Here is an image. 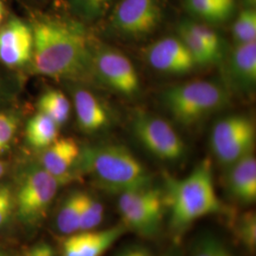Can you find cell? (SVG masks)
I'll return each instance as SVG.
<instances>
[{"label":"cell","mask_w":256,"mask_h":256,"mask_svg":"<svg viewBox=\"0 0 256 256\" xmlns=\"http://www.w3.org/2000/svg\"><path fill=\"white\" fill-rule=\"evenodd\" d=\"M118 210L128 230L142 238H154L166 212L164 192L148 186L122 192L119 194Z\"/></svg>","instance_id":"5"},{"label":"cell","mask_w":256,"mask_h":256,"mask_svg":"<svg viewBox=\"0 0 256 256\" xmlns=\"http://www.w3.org/2000/svg\"><path fill=\"white\" fill-rule=\"evenodd\" d=\"M132 132L138 142L160 160L176 162L186 154L185 142L176 129L153 114L137 111L132 119Z\"/></svg>","instance_id":"8"},{"label":"cell","mask_w":256,"mask_h":256,"mask_svg":"<svg viewBox=\"0 0 256 256\" xmlns=\"http://www.w3.org/2000/svg\"><path fill=\"white\" fill-rule=\"evenodd\" d=\"M59 126L44 113L38 112L28 122V142L37 149H45L58 138Z\"/></svg>","instance_id":"18"},{"label":"cell","mask_w":256,"mask_h":256,"mask_svg":"<svg viewBox=\"0 0 256 256\" xmlns=\"http://www.w3.org/2000/svg\"><path fill=\"white\" fill-rule=\"evenodd\" d=\"M26 256H55L54 248L46 242H40L30 248Z\"/></svg>","instance_id":"32"},{"label":"cell","mask_w":256,"mask_h":256,"mask_svg":"<svg viewBox=\"0 0 256 256\" xmlns=\"http://www.w3.org/2000/svg\"><path fill=\"white\" fill-rule=\"evenodd\" d=\"M223 7L229 10L230 12H234V0H216Z\"/></svg>","instance_id":"33"},{"label":"cell","mask_w":256,"mask_h":256,"mask_svg":"<svg viewBox=\"0 0 256 256\" xmlns=\"http://www.w3.org/2000/svg\"><path fill=\"white\" fill-rule=\"evenodd\" d=\"M60 186L59 182L40 165L28 168L14 194L18 216L28 225H36L46 218Z\"/></svg>","instance_id":"7"},{"label":"cell","mask_w":256,"mask_h":256,"mask_svg":"<svg viewBox=\"0 0 256 256\" xmlns=\"http://www.w3.org/2000/svg\"><path fill=\"white\" fill-rule=\"evenodd\" d=\"M32 63L37 74L56 79L92 78L94 48L84 23L76 18L40 16L32 24Z\"/></svg>","instance_id":"1"},{"label":"cell","mask_w":256,"mask_h":256,"mask_svg":"<svg viewBox=\"0 0 256 256\" xmlns=\"http://www.w3.org/2000/svg\"><path fill=\"white\" fill-rule=\"evenodd\" d=\"M104 209L101 202L93 196L82 192L79 232L95 230L104 220Z\"/></svg>","instance_id":"26"},{"label":"cell","mask_w":256,"mask_h":256,"mask_svg":"<svg viewBox=\"0 0 256 256\" xmlns=\"http://www.w3.org/2000/svg\"><path fill=\"white\" fill-rule=\"evenodd\" d=\"M162 192L165 208L169 212V228L176 242H180L198 220L228 212L216 192L210 158L202 160L182 178L165 174Z\"/></svg>","instance_id":"2"},{"label":"cell","mask_w":256,"mask_h":256,"mask_svg":"<svg viewBox=\"0 0 256 256\" xmlns=\"http://www.w3.org/2000/svg\"><path fill=\"white\" fill-rule=\"evenodd\" d=\"M232 229L238 241L250 252L256 248V216L252 210L241 214L232 223Z\"/></svg>","instance_id":"25"},{"label":"cell","mask_w":256,"mask_h":256,"mask_svg":"<svg viewBox=\"0 0 256 256\" xmlns=\"http://www.w3.org/2000/svg\"><path fill=\"white\" fill-rule=\"evenodd\" d=\"M128 232L122 223L108 229L77 232L64 239L61 256H102Z\"/></svg>","instance_id":"13"},{"label":"cell","mask_w":256,"mask_h":256,"mask_svg":"<svg viewBox=\"0 0 256 256\" xmlns=\"http://www.w3.org/2000/svg\"><path fill=\"white\" fill-rule=\"evenodd\" d=\"M16 209L14 194L8 185L0 184V228L5 226Z\"/></svg>","instance_id":"30"},{"label":"cell","mask_w":256,"mask_h":256,"mask_svg":"<svg viewBox=\"0 0 256 256\" xmlns=\"http://www.w3.org/2000/svg\"><path fill=\"white\" fill-rule=\"evenodd\" d=\"M115 256H153L152 252L144 245L133 244L124 248Z\"/></svg>","instance_id":"31"},{"label":"cell","mask_w":256,"mask_h":256,"mask_svg":"<svg viewBox=\"0 0 256 256\" xmlns=\"http://www.w3.org/2000/svg\"><path fill=\"white\" fill-rule=\"evenodd\" d=\"M226 176V188L230 196L242 205L256 200V158L250 154L230 165Z\"/></svg>","instance_id":"16"},{"label":"cell","mask_w":256,"mask_h":256,"mask_svg":"<svg viewBox=\"0 0 256 256\" xmlns=\"http://www.w3.org/2000/svg\"><path fill=\"white\" fill-rule=\"evenodd\" d=\"M37 108L39 112L54 120L59 128L70 118V102L64 93L58 90H48L44 92L37 102Z\"/></svg>","instance_id":"19"},{"label":"cell","mask_w":256,"mask_h":256,"mask_svg":"<svg viewBox=\"0 0 256 256\" xmlns=\"http://www.w3.org/2000/svg\"><path fill=\"white\" fill-rule=\"evenodd\" d=\"M114 0H68V8L74 18L92 23L102 18L111 9Z\"/></svg>","instance_id":"22"},{"label":"cell","mask_w":256,"mask_h":256,"mask_svg":"<svg viewBox=\"0 0 256 256\" xmlns=\"http://www.w3.org/2000/svg\"><path fill=\"white\" fill-rule=\"evenodd\" d=\"M92 78L122 96L132 98L140 90L137 70L128 56L108 46L94 48Z\"/></svg>","instance_id":"9"},{"label":"cell","mask_w":256,"mask_h":256,"mask_svg":"<svg viewBox=\"0 0 256 256\" xmlns=\"http://www.w3.org/2000/svg\"><path fill=\"white\" fill-rule=\"evenodd\" d=\"M78 162L101 189L111 194L151 186V176L128 147L106 144L81 150Z\"/></svg>","instance_id":"3"},{"label":"cell","mask_w":256,"mask_h":256,"mask_svg":"<svg viewBox=\"0 0 256 256\" xmlns=\"http://www.w3.org/2000/svg\"><path fill=\"white\" fill-rule=\"evenodd\" d=\"M192 256H234V254L221 239L207 234L196 241Z\"/></svg>","instance_id":"28"},{"label":"cell","mask_w":256,"mask_h":256,"mask_svg":"<svg viewBox=\"0 0 256 256\" xmlns=\"http://www.w3.org/2000/svg\"><path fill=\"white\" fill-rule=\"evenodd\" d=\"M186 27L191 30L194 34L202 39V42L210 48L218 60L221 61L225 56V43L214 28L207 26L206 24L200 23L192 20H182Z\"/></svg>","instance_id":"27"},{"label":"cell","mask_w":256,"mask_h":256,"mask_svg":"<svg viewBox=\"0 0 256 256\" xmlns=\"http://www.w3.org/2000/svg\"><path fill=\"white\" fill-rule=\"evenodd\" d=\"M5 173V164L0 160V178H2V176Z\"/></svg>","instance_id":"36"},{"label":"cell","mask_w":256,"mask_h":256,"mask_svg":"<svg viewBox=\"0 0 256 256\" xmlns=\"http://www.w3.org/2000/svg\"><path fill=\"white\" fill-rule=\"evenodd\" d=\"M146 58L156 72L170 75L190 74L198 66L178 36L160 38L147 46Z\"/></svg>","instance_id":"11"},{"label":"cell","mask_w":256,"mask_h":256,"mask_svg":"<svg viewBox=\"0 0 256 256\" xmlns=\"http://www.w3.org/2000/svg\"><path fill=\"white\" fill-rule=\"evenodd\" d=\"M226 75L236 90H252L256 82V41L236 45L227 62Z\"/></svg>","instance_id":"15"},{"label":"cell","mask_w":256,"mask_h":256,"mask_svg":"<svg viewBox=\"0 0 256 256\" xmlns=\"http://www.w3.org/2000/svg\"><path fill=\"white\" fill-rule=\"evenodd\" d=\"M178 256L176 254H174V252H169V254H166L165 256Z\"/></svg>","instance_id":"37"},{"label":"cell","mask_w":256,"mask_h":256,"mask_svg":"<svg viewBox=\"0 0 256 256\" xmlns=\"http://www.w3.org/2000/svg\"><path fill=\"white\" fill-rule=\"evenodd\" d=\"M5 12H6V8H5V4L3 2V0H0V26L4 20L5 18Z\"/></svg>","instance_id":"34"},{"label":"cell","mask_w":256,"mask_h":256,"mask_svg":"<svg viewBox=\"0 0 256 256\" xmlns=\"http://www.w3.org/2000/svg\"><path fill=\"white\" fill-rule=\"evenodd\" d=\"M72 96L77 122L82 131L94 133L110 126V110L95 94L84 88H75Z\"/></svg>","instance_id":"17"},{"label":"cell","mask_w":256,"mask_h":256,"mask_svg":"<svg viewBox=\"0 0 256 256\" xmlns=\"http://www.w3.org/2000/svg\"><path fill=\"white\" fill-rule=\"evenodd\" d=\"M18 128L16 116L10 113H0V154L9 148Z\"/></svg>","instance_id":"29"},{"label":"cell","mask_w":256,"mask_h":256,"mask_svg":"<svg viewBox=\"0 0 256 256\" xmlns=\"http://www.w3.org/2000/svg\"><path fill=\"white\" fill-rule=\"evenodd\" d=\"M0 256H6L4 254V252H3L1 250H0Z\"/></svg>","instance_id":"38"},{"label":"cell","mask_w":256,"mask_h":256,"mask_svg":"<svg viewBox=\"0 0 256 256\" xmlns=\"http://www.w3.org/2000/svg\"><path fill=\"white\" fill-rule=\"evenodd\" d=\"M162 100L176 122L192 126L225 108L229 104L230 93L220 82L198 80L169 86Z\"/></svg>","instance_id":"4"},{"label":"cell","mask_w":256,"mask_h":256,"mask_svg":"<svg viewBox=\"0 0 256 256\" xmlns=\"http://www.w3.org/2000/svg\"><path fill=\"white\" fill-rule=\"evenodd\" d=\"M43 150L40 166L54 176L60 185L68 182L72 170L81 155V148L78 142L72 138H57Z\"/></svg>","instance_id":"14"},{"label":"cell","mask_w":256,"mask_h":256,"mask_svg":"<svg viewBox=\"0 0 256 256\" xmlns=\"http://www.w3.org/2000/svg\"><path fill=\"white\" fill-rule=\"evenodd\" d=\"M186 10L196 18L208 23H221L232 14L216 0H183Z\"/></svg>","instance_id":"23"},{"label":"cell","mask_w":256,"mask_h":256,"mask_svg":"<svg viewBox=\"0 0 256 256\" xmlns=\"http://www.w3.org/2000/svg\"><path fill=\"white\" fill-rule=\"evenodd\" d=\"M162 19L158 0H120L111 10L110 23L122 36L140 38L152 34Z\"/></svg>","instance_id":"10"},{"label":"cell","mask_w":256,"mask_h":256,"mask_svg":"<svg viewBox=\"0 0 256 256\" xmlns=\"http://www.w3.org/2000/svg\"><path fill=\"white\" fill-rule=\"evenodd\" d=\"M176 32L178 36L180 38L183 44L187 48L198 66H206L220 63L218 58L202 42L200 37L186 27L183 21H180L178 25Z\"/></svg>","instance_id":"21"},{"label":"cell","mask_w":256,"mask_h":256,"mask_svg":"<svg viewBox=\"0 0 256 256\" xmlns=\"http://www.w3.org/2000/svg\"><path fill=\"white\" fill-rule=\"evenodd\" d=\"M34 34L30 24L12 16L0 28V62L8 68H20L32 61Z\"/></svg>","instance_id":"12"},{"label":"cell","mask_w":256,"mask_h":256,"mask_svg":"<svg viewBox=\"0 0 256 256\" xmlns=\"http://www.w3.org/2000/svg\"><path fill=\"white\" fill-rule=\"evenodd\" d=\"M232 34L236 45L256 41V12L254 8H245L232 24Z\"/></svg>","instance_id":"24"},{"label":"cell","mask_w":256,"mask_h":256,"mask_svg":"<svg viewBox=\"0 0 256 256\" xmlns=\"http://www.w3.org/2000/svg\"><path fill=\"white\" fill-rule=\"evenodd\" d=\"M246 8H254L256 5V0H242Z\"/></svg>","instance_id":"35"},{"label":"cell","mask_w":256,"mask_h":256,"mask_svg":"<svg viewBox=\"0 0 256 256\" xmlns=\"http://www.w3.org/2000/svg\"><path fill=\"white\" fill-rule=\"evenodd\" d=\"M256 124L246 115L234 114L218 120L210 131V149L220 164L229 167L252 154Z\"/></svg>","instance_id":"6"},{"label":"cell","mask_w":256,"mask_h":256,"mask_svg":"<svg viewBox=\"0 0 256 256\" xmlns=\"http://www.w3.org/2000/svg\"><path fill=\"white\" fill-rule=\"evenodd\" d=\"M82 192H72L64 200L56 218V227L64 236L79 232Z\"/></svg>","instance_id":"20"}]
</instances>
